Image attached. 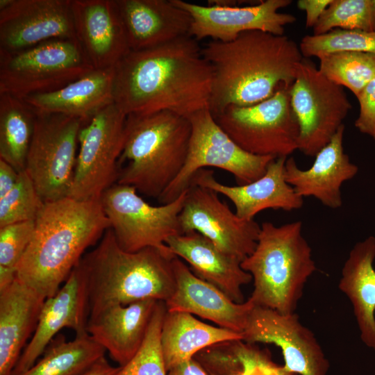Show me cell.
I'll list each match as a JSON object with an SVG mask.
<instances>
[{
    "label": "cell",
    "mask_w": 375,
    "mask_h": 375,
    "mask_svg": "<svg viewBox=\"0 0 375 375\" xmlns=\"http://www.w3.org/2000/svg\"><path fill=\"white\" fill-rule=\"evenodd\" d=\"M187 190L174 201L154 206L146 202L130 185L115 183L100 201L119 247L135 252L147 247L167 249L166 241L182 234L179 215Z\"/></svg>",
    "instance_id": "30bf717a"
},
{
    "label": "cell",
    "mask_w": 375,
    "mask_h": 375,
    "mask_svg": "<svg viewBox=\"0 0 375 375\" xmlns=\"http://www.w3.org/2000/svg\"><path fill=\"white\" fill-rule=\"evenodd\" d=\"M191 135L185 162L176 178L159 197L162 204L176 199L186 190L195 174L206 167L226 171L238 185L248 184L266 172L273 156L251 154L238 146L217 124L208 107L188 117Z\"/></svg>",
    "instance_id": "ba28073f"
},
{
    "label": "cell",
    "mask_w": 375,
    "mask_h": 375,
    "mask_svg": "<svg viewBox=\"0 0 375 375\" xmlns=\"http://www.w3.org/2000/svg\"><path fill=\"white\" fill-rule=\"evenodd\" d=\"M287 158L272 160L265 173L248 184H222L215 179L212 171L204 169L195 174L190 184L206 187L226 197L233 203L237 216L247 221L253 220L258 212L267 209L298 210L303 206V199L285 180Z\"/></svg>",
    "instance_id": "ffe728a7"
},
{
    "label": "cell",
    "mask_w": 375,
    "mask_h": 375,
    "mask_svg": "<svg viewBox=\"0 0 375 375\" xmlns=\"http://www.w3.org/2000/svg\"><path fill=\"white\" fill-rule=\"evenodd\" d=\"M105 353L87 331L76 334L71 341L58 334L42 358L21 375H78L104 357Z\"/></svg>",
    "instance_id": "4dcf8cb0"
},
{
    "label": "cell",
    "mask_w": 375,
    "mask_h": 375,
    "mask_svg": "<svg viewBox=\"0 0 375 375\" xmlns=\"http://www.w3.org/2000/svg\"><path fill=\"white\" fill-rule=\"evenodd\" d=\"M290 96L299 126L298 150L315 156L344 124L351 103L343 87L324 76L307 58L297 67Z\"/></svg>",
    "instance_id": "8fae6325"
},
{
    "label": "cell",
    "mask_w": 375,
    "mask_h": 375,
    "mask_svg": "<svg viewBox=\"0 0 375 375\" xmlns=\"http://www.w3.org/2000/svg\"><path fill=\"white\" fill-rule=\"evenodd\" d=\"M248 344H272L283 353V369L297 375H328L330 365L325 353L308 328L296 312L281 313L254 306L242 333Z\"/></svg>",
    "instance_id": "9a60e30c"
},
{
    "label": "cell",
    "mask_w": 375,
    "mask_h": 375,
    "mask_svg": "<svg viewBox=\"0 0 375 375\" xmlns=\"http://www.w3.org/2000/svg\"><path fill=\"white\" fill-rule=\"evenodd\" d=\"M344 124L342 125L317 153L309 169L299 168L293 157H288L285 165V180L299 196L313 197L332 209L339 208L342 204V185L358 172L344 151Z\"/></svg>",
    "instance_id": "7402d4cb"
},
{
    "label": "cell",
    "mask_w": 375,
    "mask_h": 375,
    "mask_svg": "<svg viewBox=\"0 0 375 375\" xmlns=\"http://www.w3.org/2000/svg\"><path fill=\"white\" fill-rule=\"evenodd\" d=\"M175 257L168 247L125 251L108 228L79 262L87 282L90 317L117 305L146 299L165 302L176 287Z\"/></svg>",
    "instance_id": "277c9868"
},
{
    "label": "cell",
    "mask_w": 375,
    "mask_h": 375,
    "mask_svg": "<svg viewBox=\"0 0 375 375\" xmlns=\"http://www.w3.org/2000/svg\"><path fill=\"white\" fill-rule=\"evenodd\" d=\"M332 0H299L298 8L306 12V26L314 27Z\"/></svg>",
    "instance_id": "f35d334b"
},
{
    "label": "cell",
    "mask_w": 375,
    "mask_h": 375,
    "mask_svg": "<svg viewBox=\"0 0 375 375\" xmlns=\"http://www.w3.org/2000/svg\"><path fill=\"white\" fill-rule=\"evenodd\" d=\"M19 172L5 160L0 159V199L16 185Z\"/></svg>",
    "instance_id": "ab89813d"
},
{
    "label": "cell",
    "mask_w": 375,
    "mask_h": 375,
    "mask_svg": "<svg viewBox=\"0 0 375 375\" xmlns=\"http://www.w3.org/2000/svg\"><path fill=\"white\" fill-rule=\"evenodd\" d=\"M213 70L208 108L216 115L231 105L250 106L290 88L303 58L299 45L285 35L242 33L231 42H208L201 47Z\"/></svg>",
    "instance_id": "7a4b0ae2"
},
{
    "label": "cell",
    "mask_w": 375,
    "mask_h": 375,
    "mask_svg": "<svg viewBox=\"0 0 375 375\" xmlns=\"http://www.w3.org/2000/svg\"><path fill=\"white\" fill-rule=\"evenodd\" d=\"M35 220L0 227V268L17 272L34 233Z\"/></svg>",
    "instance_id": "8d00e7d4"
},
{
    "label": "cell",
    "mask_w": 375,
    "mask_h": 375,
    "mask_svg": "<svg viewBox=\"0 0 375 375\" xmlns=\"http://www.w3.org/2000/svg\"><path fill=\"white\" fill-rule=\"evenodd\" d=\"M158 301L146 299L108 307L90 317L87 332L124 366L141 348Z\"/></svg>",
    "instance_id": "cb8c5ba5"
},
{
    "label": "cell",
    "mask_w": 375,
    "mask_h": 375,
    "mask_svg": "<svg viewBox=\"0 0 375 375\" xmlns=\"http://www.w3.org/2000/svg\"><path fill=\"white\" fill-rule=\"evenodd\" d=\"M119 368V367L111 365L104 356L88 369L78 375H114Z\"/></svg>",
    "instance_id": "b9f144b4"
},
{
    "label": "cell",
    "mask_w": 375,
    "mask_h": 375,
    "mask_svg": "<svg viewBox=\"0 0 375 375\" xmlns=\"http://www.w3.org/2000/svg\"><path fill=\"white\" fill-rule=\"evenodd\" d=\"M89 318L87 282L78 264L57 293L45 299L36 329L12 375H21L33 367L61 329L71 328L76 334L87 331Z\"/></svg>",
    "instance_id": "ac0fdd59"
},
{
    "label": "cell",
    "mask_w": 375,
    "mask_h": 375,
    "mask_svg": "<svg viewBox=\"0 0 375 375\" xmlns=\"http://www.w3.org/2000/svg\"><path fill=\"white\" fill-rule=\"evenodd\" d=\"M76 38L95 69L114 67L131 50L116 0H72Z\"/></svg>",
    "instance_id": "d6986e66"
},
{
    "label": "cell",
    "mask_w": 375,
    "mask_h": 375,
    "mask_svg": "<svg viewBox=\"0 0 375 375\" xmlns=\"http://www.w3.org/2000/svg\"><path fill=\"white\" fill-rule=\"evenodd\" d=\"M43 204L28 172H20L16 185L0 199V227L35 220Z\"/></svg>",
    "instance_id": "d590c367"
},
{
    "label": "cell",
    "mask_w": 375,
    "mask_h": 375,
    "mask_svg": "<svg viewBox=\"0 0 375 375\" xmlns=\"http://www.w3.org/2000/svg\"><path fill=\"white\" fill-rule=\"evenodd\" d=\"M356 98L360 111L355 126L360 132L375 140V78L365 86Z\"/></svg>",
    "instance_id": "74e56055"
},
{
    "label": "cell",
    "mask_w": 375,
    "mask_h": 375,
    "mask_svg": "<svg viewBox=\"0 0 375 375\" xmlns=\"http://www.w3.org/2000/svg\"><path fill=\"white\" fill-rule=\"evenodd\" d=\"M110 228L100 199L65 197L44 203L17 278L46 299L55 295L86 249Z\"/></svg>",
    "instance_id": "3957f363"
},
{
    "label": "cell",
    "mask_w": 375,
    "mask_h": 375,
    "mask_svg": "<svg viewBox=\"0 0 375 375\" xmlns=\"http://www.w3.org/2000/svg\"><path fill=\"white\" fill-rule=\"evenodd\" d=\"M93 69L77 39H53L16 52L0 51V94L24 99L55 91Z\"/></svg>",
    "instance_id": "52a82bcc"
},
{
    "label": "cell",
    "mask_w": 375,
    "mask_h": 375,
    "mask_svg": "<svg viewBox=\"0 0 375 375\" xmlns=\"http://www.w3.org/2000/svg\"><path fill=\"white\" fill-rule=\"evenodd\" d=\"M165 244L174 256L189 264L197 276L219 288L234 302L243 303L242 288L252 281V276L242 268L241 261L195 231L172 236Z\"/></svg>",
    "instance_id": "d4e9b609"
},
{
    "label": "cell",
    "mask_w": 375,
    "mask_h": 375,
    "mask_svg": "<svg viewBox=\"0 0 375 375\" xmlns=\"http://www.w3.org/2000/svg\"><path fill=\"white\" fill-rule=\"evenodd\" d=\"M166 311L165 302L158 301L141 348L114 375H167L160 346L161 328Z\"/></svg>",
    "instance_id": "836d02e7"
},
{
    "label": "cell",
    "mask_w": 375,
    "mask_h": 375,
    "mask_svg": "<svg viewBox=\"0 0 375 375\" xmlns=\"http://www.w3.org/2000/svg\"><path fill=\"white\" fill-rule=\"evenodd\" d=\"M253 290L249 298L256 306L281 313L295 312L305 285L317 267L299 220L281 226L265 222L253 253L241 262Z\"/></svg>",
    "instance_id": "8992f818"
},
{
    "label": "cell",
    "mask_w": 375,
    "mask_h": 375,
    "mask_svg": "<svg viewBox=\"0 0 375 375\" xmlns=\"http://www.w3.org/2000/svg\"><path fill=\"white\" fill-rule=\"evenodd\" d=\"M299 48L303 58H307L340 51L375 54V31L335 28L323 35H305Z\"/></svg>",
    "instance_id": "e575fe53"
},
{
    "label": "cell",
    "mask_w": 375,
    "mask_h": 375,
    "mask_svg": "<svg viewBox=\"0 0 375 375\" xmlns=\"http://www.w3.org/2000/svg\"><path fill=\"white\" fill-rule=\"evenodd\" d=\"M131 51L190 35V15L171 0H116Z\"/></svg>",
    "instance_id": "603a6c76"
},
{
    "label": "cell",
    "mask_w": 375,
    "mask_h": 375,
    "mask_svg": "<svg viewBox=\"0 0 375 375\" xmlns=\"http://www.w3.org/2000/svg\"><path fill=\"white\" fill-rule=\"evenodd\" d=\"M375 238L357 242L341 271L338 288L350 301L362 342L375 351Z\"/></svg>",
    "instance_id": "83f0119b"
},
{
    "label": "cell",
    "mask_w": 375,
    "mask_h": 375,
    "mask_svg": "<svg viewBox=\"0 0 375 375\" xmlns=\"http://www.w3.org/2000/svg\"><path fill=\"white\" fill-rule=\"evenodd\" d=\"M278 368V367L275 366L269 360L251 365L236 375H274Z\"/></svg>",
    "instance_id": "7bdbcfd3"
},
{
    "label": "cell",
    "mask_w": 375,
    "mask_h": 375,
    "mask_svg": "<svg viewBox=\"0 0 375 375\" xmlns=\"http://www.w3.org/2000/svg\"><path fill=\"white\" fill-rule=\"evenodd\" d=\"M72 0H0V51L16 52L53 39H76Z\"/></svg>",
    "instance_id": "2e32d148"
},
{
    "label": "cell",
    "mask_w": 375,
    "mask_h": 375,
    "mask_svg": "<svg viewBox=\"0 0 375 375\" xmlns=\"http://www.w3.org/2000/svg\"><path fill=\"white\" fill-rule=\"evenodd\" d=\"M114 68L93 69L55 91L35 94L24 99L36 113H55L81 119L85 124L114 103Z\"/></svg>",
    "instance_id": "4316f807"
},
{
    "label": "cell",
    "mask_w": 375,
    "mask_h": 375,
    "mask_svg": "<svg viewBox=\"0 0 375 375\" xmlns=\"http://www.w3.org/2000/svg\"><path fill=\"white\" fill-rule=\"evenodd\" d=\"M335 28L374 31L373 1L332 0L313 27V35Z\"/></svg>",
    "instance_id": "d6a6232c"
},
{
    "label": "cell",
    "mask_w": 375,
    "mask_h": 375,
    "mask_svg": "<svg viewBox=\"0 0 375 375\" xmlns=\"http://www.w3.org/2000/svg\"><path fill=\"white\" fill-rule=\"evenodd\" d=\"M167 375H209L194 358L183 362L167 372Z\"/></svg>",
    "instance_id": "60d3db41"
},
{
    "label": "cell",
    "mask_w": 375,
    "mask_h": 375,
    "mask_svg": "<svg viewBox=\"0 0 375 375\" xmlns=\"http://www.w3.org/2000/svg\"><path fill=\"white\" fill-rule=\"evenodd\" d=\"M181 233L197 232L226 254L241 262L254 251L260 226L240 219L218 194L190 184L179 215Z\"/></svg>",
    "instance_id": "5bb4252c"
},
{
    "label": "cell",
    "mask_w": 375,
    "mask_h": 375,
    "mask_svg": "<svg viewBox=\"0 0 375 375\" xmlns=\"http://www.w3.org/2000/svg\"><path fill=\"white\" fill-rule=\"evenodd\" d=\"M290 88H281L253 105H231L213 115L215 120L247 152L260 156L288 157L298 149L299 134L290 103Z\"/></svg>",
    "instance_id": "9c48e42d"
},
{
    "label": "cell",
    "mask_w": 375,
    "mask_h": 375,
    "mask_svg": "<svg viewBox=\"0 0 375 375\" xmlns=\"http://www.w3.org/2000/svg\"><path fill=\"white\" fill-rule=\"evenodd\" d=\"M373 1L374 31H375V0Z\"/></svg>",
    "instance_id": "f6af8a7d"
},
{
    "label": "cell",
    "mask_w": 375,
    "mask_h": 375,
    "mask_svg": "<svg viewBox=\"0 0 375 375\" xmlns=\"http://www.w3.org/2000/svg\"><path fill=\"white\" fill-rule=\"evenodd\" d=\"M45 299L17 277L0 290V375H12Z\"/></svg>",
    "instance_id": "484cf974"
},
{
    "label": "cell",
    "mask_w": 375,
    "mask_h": 375,
    "mask_svg": "<svg viewBox=\"0 0 375 375\" xmlns=\"http://www.w3.org/2000/svg\"><path fill=\"white\" fill-rule=\"evenodd\" d=\"M187 11L192 19L190 35L197 41L206 38L222 42H231L242 33L261 31L284 35L285 26L297 18L278 10L289 6L290 0H265L255 6H201L183 0H171Z\"/></svg>",
    "instance_id": "e0dca14e"
},
{
    "label": "cell",
    "mask_w": 375,
    "mask_h": 375,
    "mask_svg": "<svg viewBox=\"0 0 375 375\" xmlns=\"http://www.w3.org/2000/svg\"><path fill=\"white\" fill-rule=\"evenodd\" d=\"M190 135L189 119L169 110L126 115L117 183L158 199L182 169Z\"/></svg>",
    "instance_id": "5b68a950"
},
{
    "label": "cell",
    "mask_w": 375,
    "mask_h": 375,
    "mask_svg": "<svg viewBox=\"0 0 375 375\" xmlns=\"http://www.w3.org/2000/svg\"><path fill=\"white\" fill-rule=\"evenodd\" d=\"M274 375H297V374L285 370L283 367H278Z\"/></svg>",
    "instance_id": "ee69618b"
},
{
    "label": "cell",
    "mask_w": 375,
    "mask_h": 375,
    "mask_svg": "<svg viewBox=\"0 0 375 375\" xmlns=\"http://www.w3.org/2000/svg\"><path fill=\"white\" fill-rule=\"evenodd\" d=\"M172 263L176 287L165 302L167 310L195 315L242 334L253 303L249 299L234 302L219 288L197 276L177 256Z\"/></svg>",
    "instance_id": "44dd1931"
},
{
    "label": "cell",
    "mask_w": 375,
    "mask_h": 375,
    "mask_svg": "<svg viewBox=\"0 0 375 375\" xmlns=\"http://www.w3.org/2000/svg\"><path fill=\"white\" fill-rule=\"evenodd\" d=\"M84 125L76 117L37 113L25 169L44 203L69 197Z\"/></svg>",
    "instance_id": "7c38bea8"
},
{
    "label": "cell",
    "mask_w": 375,
    "mask_h": 375,
    "mask_svg": "<svg viewBox=\"0 0 375 375\" xmlns=\"http://www.w3.org/2000/svg\"><path fill=\"white\" fill-rule=\"evenodd\" d=\"M242 340L241 333L216 327L197 319L193 315L166 311L160 346L166 370L192 359L202 349L224 341Z\"/></svg>",
    "instance_id": "f1b7e54d"
},
{
    "label": "cell",
    "mask_w": 375,
    "mask_h": 375,
    "mask_svg": "<svg viewBox=\"0 0 375 375\" xmlns=\"http://www.w3.org/2000/svg\"><path fill=\"white\" fill-rule=\"evenodd\" d=\"M36 117L24 99L0 94V159L19 172L26 168Z\"/></svg>",
    "instance_id": "f546056e"
},
{
    "label": "cell",
    "mask_w": 375,
    "mask_h": 375,
    "mask_svg": "<svg viewBox=\"0 0 375 375\" xmlns=\"http://www.w3.org/2000/svg\"><path fill=\"white\" fill-rule=\"evenodd\" d=\"M319 70L335 83L350 90L357 97L375 78V54L340 51L318 57Z\"/></svg>",
    "instance_id": "1f68e13d"
},
{
    "label": "cell",
    "mask_w": 375,
    "mask_h": 375,
    "mask_svg": "<svg viewBox=\"0 0 375 375\" xmlns=\"http://www.w3.org/2000/svg\"><path fill=\"white\" fill-rule=\"evenodd\" d=\"M113 68L114 103L126 115L169 110L188 118L208 107L213 70L191 35L130 51Z\"/></svg>",
    "instance_id": "6da1fadb"
},
{
    "label": "cell",
    "mask_w": 375,
    "mask_h": 375,
    "mask_svg": "<svg viewBox=\"0 0 375 375\" xmlns=\"http://www.w3.org/2000/svg\"><path fill=\"white\" fill-rule=\"evenodd\" d=\"M126 115L112 103L84 125L69 197L99 200L117 183Z\"/></svg>",
    "instance_id": "4fadbf2b"
}]
</instances>
